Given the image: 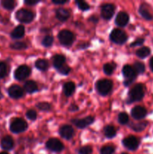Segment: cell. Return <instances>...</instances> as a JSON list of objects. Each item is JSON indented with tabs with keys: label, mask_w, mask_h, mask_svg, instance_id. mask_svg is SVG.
I'll list each match as a JSON object with an SVG mask.
<instances>
[{
	"label": "cell",
	"mask_w": 153,
	"mask_h": 154,
	"mask_svg": "<svg viewBox=\"0 0 153 154\" xmlns=\"http://www.w3.org/2000/svg\"><path fill=\"white\" fill-rule=\"evenodd\" d=\"M145 94V87L142 84H137L134 86L128 93V103L142 100Z\"/></svg>",
	"instance_id": "1"
},
{
	"label": "cell",
	"mask_w": 153,
	"mask_h": 154,
	"mask_svg": "<svg viewBox=\"0 0 153 154\" xmlns=\"http://www.w3.org/2000/svg\"><path fill=\"white\" fill-rule=\"evenodd\" d=\"M58 38L60 43L66 47L70 46L75 40V36L72 32L68 29H63L58 34Z\"/></svg>",
	"instance_id": "2"
},
{
	"label": "cell",
	"mask_w": 153,
	"mask_h": 154,
	"mask_svg": "<svg viewBox=\"0 0 153 154\" xmlns=\"http://www.w3.org/2000/svg\"><path fill=\"white\" fill-rule=\"evenodd\" d=\"M112 88V82L110 80H99L96 83V90L101 96H106L109 94Z\"/></svg>",
	"instance_id": "3"
},
{
	"label": "cell",
	"mask_w": 153,
	"mask_h": 154,
	"mask_svg": "<svg viewBox=\"0 0 153 154\" xmlns=\"http://www.w3.org/2000/svg\"><path fill=\"white\" fill-rule=\"evenodd\" d=\"M110 38L113 43L117 45H123L125 43L128 39V35L123 30L119 29H115L111 32L110 35Z\"/></svg>",
	"instance_id": "4"
},
{
	"label": "cell",
	"mask_w": 153,
	"mask_h": 154,
	"mask_svg": "<svg viewBox=\"0 0 153 154\" xmlns=\"http://www.w3.org/2000/svg\"><path fill=\"white\" fill-rule=\"evenodd\" d=\"M122 73L124 78H126L125 81H124V84L126 87L132 84L133 81L135 80V78H136V75H137L133 66H130V65L124 66V67L122 68Z\"/></svg>",
	"instance_id": "5"
},
{
	"label": "cell",
	"mask_w": 153,
	"mask_h": 154,
	"mask_svg": "<svg viewBox=\"0 0 153 154\" xmlns=\"http://www.w3.org/2000/svg\"><path fill=\"white\" fill-rule=\"evenodd\" d=\"M16 19L22 23H28L34 20V14L31 11L27 9H20L16 13Z\"/></svg>",
	"instance_id": "6"
},
{
	"label": "cell",
	"mask_w": 153,
	"mask_h": 154,
	"mask_svg": "<svg viewBox=\"0 0 153 154\" xmlns=\"http://www.w3.org/2000/svg\"><path fill=\"white\" fill-rule=\"evenodd\" d=\"M28 128V124L21 118H15L12 120L10 125V129L14 133H21Z\"/></svg>",
	"instance_id": "7"
},
{
	"label": "cell",
	"mask_w": 153,
	"mask_h": 154,
	"mask_svg": "<svg viewBox=\"0 0 153 154\" xmlns=\"http://www.w3.org/2000/svg\"><path fill=\"white\" fill-rule=\"evenodd\" d=\"M46 147L49 150L55 153H59L64 150V145L57 138H50L46 142Z\"/></svg>",
	"instance_id": "8"
},
{
	"label": "cell",
	"mask_w": 153,
	"mask_h": 154,
	"mask_svg": "<svg viewBox=\"0 0 153 154\" xmlns=\"http://www.w3.org/2000/svg\"><path fill=\"white\" fill-rule=\"evenodd\" d=\"M31 74V69L26 65H22L15 70L14 78L18 81H22L28 78Z\"/></svg>",
	"instance_id": "9"
},
{
	"label": "cell",
	"mask_w": 153,
	"mask_h": 154,
	"mask_svg": "<svg viewBox=\"0 0 153 154\" xmlns=\"http://www.w3.org/2000/svg\"><path fill=\"white\" fill-rule=\"evenodd\" d=\"M123 146L129 150H136L138 148L140 144V141L134 135H130L127 137L122 141Z\"/></svg>",
	"instance_id": "10"
},
{
	"label": "cell",
	"mask_w": 153,
	"mask_h": 154,
	"mask_svg": "<svg viewBox=\"0 0 153 154\" xmlns=\"http://www.w3.org/2000/svg\"><path fill=\"white\" fill-rule=\"evenodd\" d=\"M115 10L116 7L113 4L107 3V4L103 5L100 9V14H101L102 18L107 20H110L115 13Z\"/></svg>",
	"instance_id": "11"
},
{
	"label": "cell",
	"mask_w": 153,
	"mask_h": 154,
	"mask_svg": "<svg viewBox=\"0 0 153 154\" xmlns=\"http://www.w3.org/2000/svg\"><path fill=\"white\" fill-rule=\"evenodd\" d=\"M71 122L79 129H84L94 123V118L92 116H88L82 119H74V120H72Z\"/></svg>",
	"instance_id": "12"
},
{
	"label": "cell",
	"mask_w": 153,
	"mask_h": 154,
	"mask_svg": "<svg viewBox=\"0 0 153 154\" xmlns=\"http://www.w3.org/2000/svg\"><path fill=\"white\" fill-rule=\"evenodd\" d=\"M59 134L64 139L70 140L74 135V130L70 125H64L59 129Z\"/></svg>",
	"instance_id": "13"
},
{
	"label": "cell",
	"mask_w": 153,
	"mask_h": 154,
	"mask_svg": "<svg viewBox=\"0 0 153 154\" xmlns=\"http://www.w3.org/2000/svg\"><path fill=\"white\" fill-rule=\"evenodd\" d=\"M131 116L135 120H142L147 115V111L142 106H136L131 110Z\"/></svg>",
	"instance_id": "14"
},
{
	"label": "cell",
	"mask_w": 153,
	"mask_h": 154,
	"mask_svg": "<svg viewBox=\"0 0 153 154\" xmlns=\"http://www.w3.org/2000/svg\"><path fill=\"white\" fill-rule=\"evenodd\" d=\"M8 93L9 96L13 99H20L23 96V90L18 85L10 86L8 88Z\"/></svg>",
	"instance_id": "15"
},
{
	"label": "cell",
	"mask_w": 153,
	"mask_h": 154,
	"mask_svg": "<svg viewBox=\"0 0 153 154\" xmlns=\"http://www.w3.org/2000/svg\"><path fill=\"white\" fill-rule=\"evenodd\" d=\"M116 24L120 27H124L129 22V15L124 11H120L117 14L115 20Z\"/></svg>",
	"instance_id": "16"
},
{
	"label": "cell",
	"mask_w": 153,
	"mask_h": 154,
	"mask_svg": "<svg viewBox=\"0 0 153 154\" xmlns=\"http://www.w3.org/2000/svg\"><path fill=\"white\" fill-rule=\"evenodd\" d=\"M14 142L13 138L10 136L4 137L1 141V147L4 150H10L14 147Z\"/></svg>",
	"instance_id": "17"
},
{
	"label": "cell",
	"mask_w": 153,
	"mask_h": 154,
	"mask_svg": "<svg viewBox=\"0 0 153 154\" xmlns=\"http://www.w3.org/2000/svg\"><path fill=\"white\" fill-rule=\"evenodd\" d=\"M56 17L60 21H66L70 17V12L65 8H59L56 11Z\"/></svg>",
	"instance_id": "18"
},
{
	"label": "cell",
	"mask_w": 153,
	"mask_h": 154,
	"mask_svg": "<svg viewBox=\"0 0 153 154\" xmlns=\"http://www.w3.org/2000/svg\"><path fill=\"white\" fill-rule=\"evenodd\" d=\"M65 60L66 59L64 56L62 55V54H56L52 58V65L56 69L64 66L65 64Z\"/></svg>",
	"instance_id": "19"
},
{
	"label": "cell",
	"mask_w": 153,
	"mask_h": 154,
	"mask_svg": "<svg viewBox=\"0 0 153 154\" xmlns=\"http://www.w3.org/2000/svg\"><path fill=\"white\" fill-rule=\"evenodd\" d=\"M25 35V27L22 25H20L16 26L10 33V36L12 38L18 39L22 38Z\"/></svg>",
	"instance_id": "20"
},
{
	"label": "cell",
	"mask_w": 153,
	"mask_h": 154,
	"mask_svg": "<svg viewBox=\"0 0 153 154\" xmlns=\"http://www.w3.org/2000/svg\"><path fill=\"white\" fill-rule=\"evenodd\" d=\"M75 90V84L73 82H67L63 86V93L67 97L72 96Z\"/></svg>",
	"instance_id": "21"
},
{
	"label": "cell",
	"mask_w": 153,
	"mask_h": 154,
	"mask_svg": "<svg viewBox=\"0 0 153 154\" xmlns=\"http://www.w3.org/2000/svg\"><path fill=\"white\" fill-rule=\"evenodd\" d=\"M24 90L28 93H33L38 91V85L34 81H28L24 84Z\"/></svg>",
	"instance_id": "22"
},
{
	"label": "cell",
	"mask_w": 153,
	"mask_h": 154,
	"mask_svg": "<svg viewBox=\"0 0 153 154\" xmlns=\"http://www.w3.org/2000/svg\"><path fill=\"white\" fill-rule=\"evenodd\" d=\"M139 13L145 20H153V16L148 11V10L147 9L146 6L145 5H141L140 6Z\"/></svg>",
	"instance_id": "23"
},
{
	"label": "cell",
	"mask_w": 153,
	"mask_h": 154,
	"mask_svg": "<svg viewBox=\"0 0 153 154\" xmlns=\"http://www.w3.org/2000/svg\"><path fill=\"white\" fill-rule=\"evenodd\" d=\"M150 53H151V50H150L149 48H148V47H142V48H139L136 51V55L139 58L144 59L148 57L150 54Z\"/></svg>",
	"instance_id": "24"
},
{
	"label": "cell",
	"mask_w": 153,
	"mask_h": 154,
	"mask_svg": "<svg viewBox=\"0 0 153 154\" xmlns=\"http://www.w3.org/2000/svg\"><path fill=\"white\" fill-rule=\"evenodd\" d=\"M104 135L107 138H112L116 135V129L112 125H108L104 128Z\"/></svg>",
	"instance_id": "25"
},
{
	"label": "cell",
	"mask_w": 153,
	"mask_h": 154,
	"mask_svg": "<svg viewBox=\"0 0 153 154\" xmlns=\"http://www.w3.org/2000/svg\"><path fill=\"white\" fill-rule=\"evenodd\" d=\"M34 66L37 68L38 70L40 71H46V69H48V66H49V64H48V62L46 61V60H44V59H39L34 63Z\"/></svg>",
	"instance_id": "26"
},
{
	"label": "cell",
	"mask_w": 153,
	"mask_h": 154,
	"mask_svg": "<svg viewBox=\"0 0 153 154\" xmlns=\"http://www.w3.org/2000/svg\"><path fill=\"white\" fill-rule=\"evenodd\" d=\"M148 123L146 121H142L140 122V123H135V124L132 125L131 128L133 130H134L135 132H141V131L144 130L146 129V127L147 126Z\"/></svg>",
	"instance_id": "27"
},
{
	"label": "cell",
	"mask_w": 153,
	"mask_h": 154,
	"mask_svg": "<svg viewBox=\"0 0 153 154\" xmlns=\"http://www.w3.org/2000/svg\"><path fill=\"white\" fill-rule=\"evenodd\" d=\"M114 152H115V147L111 144L104 146L100 150V154H113Z\"/></svg>",
	"instance_id": "28"
},
{
	"label": "cell",
	"mask_w": 153,
	"mask_h": 154,
	"mask_svg": "<svg viewBox=\"0 0 153 154\" xmlns=\"http://www.w3.org/2000/svg\"><path fill=\"white\" fill-rule=\"evenodd\" d=\"M10 47L14 50H24L27 48V45L25 42H16L10 44Z\"/></svg>",
	"instance_id": "29"
},
{
	"label": "cell",
	"mask_w": 153,
	"mask_h": 154,
	"mask_svg": "<svg viewBox=\"0 0 153 154\" xmlns=\"http://www.w3.org/2000/svg\"><path fill=\"white\" fill-rule=\"evenodd\" d=\"M116 66L113 63H106L104 66V72L106 75H110L113 73Z\"/></svg>",
	"instance_id": "30"
},
{
	"label": "cell",
	"mask_w": 153,
	"mask_h": 154,
	"mask_svg": "<svg viewBox=\"0 0 153 154\" xmlns=\"http://www.w3.org/2000/svg\"><path fill=\"white\" fill-rule=\"evenodd\" d=\"M36 107H37L39 110H40V111H49L51 110V105L46 102H38V103L36 105Z\"/></svg>",
	"instance_id": "31"
},
{
	"label": "cell",
	"mask_w": 153,
	"mask_h": 154,
	"mask_svg": "<svg viewBox=\"0 0 153 154\" xmlns=\"http://www.w3.org/2000/svg\"><path fill=\"white\" fill-rule=\"evenodd\" d=\"M133 67L136 74H142L145 72V65L141 62H135Z\"/></svg>",
	"instance_id": "32"
},
{
	"label": "cell",
	"mask_w": 153,
	"mask_h": 154,
	"mask_svg": "<svg viewBox=\"0 0 153 154\" xmlns=\"http://www.w3.org/2000/svg\"><path fill=\"white\" fill-rule=\"evenodd\" d=\"M118 121L120 124H126L129 121L128 115L125 112H121L118 116Z\"/></svg>",
	"instance_id": "33"
},
{
	"label": "cell",
	"mask_w": 153,
	"mask_h": 154,
	"mask_svg": "<svg viewBox=\"0 0 153 154\" xmlns=\"http://www.w3.org/2000/svg\"><path fill=\"white\" fill-rule=\"evenodd\" d=\"M2 5L7 10H12L14 8L15 2L13 0H3L2 2Z\"/></svg>",
	"instance_id": "34"
},
{
	"label": "cell",
	"mask_w": 153,
	"mask_h": 154,
	"mask_svg": "<svg viewBox=\"0 0 153 154\" xmlns=\"http://www.w3.org/2000/svg\"><path fill=\"white\" fill-rule=\"evenodd\" d=\"M76 4L77 5L78 8L81 11H87L90 8L89 5L87 2H86L85 1H80V0H77L76 1Z\"/></svg>",
	"instance_id": "35"
},
{
	"label": "cell",
	"mask_w": 153,
	"mask_h": 154,
	"mask_svg": "<svg viewBox=\"0 0 153 154\" xmlns=\"http://www.w3.org/2000/svg\"><path fill=\"white\" fill-rule=\"evenodd\" d=\"M52 43H53V38L51 35H46L42 40V45L46 48L52 46Z\"/></svg>",
	"instance_id": "36"
},
{
	"label": "cell",
	"mask_w": 153,
	"mask_h": 154,
	"mask_svg": "<svg viewBox=\"0 0 153 154\" xmlns=\"http://www.w3.org/2000/svg\"><path fill=\"white\" fill-rule=\"evenodd\" d=\"M92 147L89 145H86L80 147L78 151L79 154H92Z\"/></svg>",
	"instance_id": "37"
},
{
	"label": "cell",
	"mask_w": 153,
	"mask_h": 154,
	"mask_svg": "<svg viewBox=\"0 0 153 154\" xmlns=\"http://www.w3.org/2000/svg\"><path fill=\"white\" fill-rule=\"evenodd\" d=\"M26 117L30 120H35L37 118V113L34 110L30 109L28 111H27L26 112Z\"/></svg>",
	"instance_id": "38"
},
{
	"label": "cell",
	"mask_w": 153,
	"mask_h": 154,
	"mask_svg": "<svg viewBox=\"0 0 153 154\" xmlns=\"http://www.w3.org/2000/svg\"><path fill=\"white\" fill-rule=\"evenodd\" d=\"M57 71H58L60 74H62V75H68L69 72H70V69L67 66V65L64 64V66H62V67L58 68V69H57Z\"/></svg>",
	"instance_id": "39"
},
{
	"label": "cell",
	"mask_w": 153,
	"mask_h": 154,
	"mask_svg": "<svg viewBox=\"0 0 153 154\" xmlns=\"http://www.w3.org/2000/svg\"><path fill=\"white\" fill-rule=\"evenodd\" d=\"M7 74V66L4 63H0V79L4 78Z\"/></svg>",
	"instance_id": "40"
},
{
	"label": "cell",
	"mask_w": 153,
	"mask_h": 154,
	"mask_svg": "<svg viewBox=\"0 0 153 154\" xmlns=\"http://www.w3.org/2000/svg\"><path fill=\"white\" fill-rule=\"evenodd\" d=\"M144 41L145 39L142 38H137L136 40H135L134 42H132L130 44V47H136V46H140V45H142V44L144 43Z\"/></svg>",
	"instance_id": "41"
},
{
	"label": "cell",
	"mask_w": 153,
	"mask_h": 154,
	"mask_svg": "<svg viewBox=\"0 0 153 154\" xmlns=\"http://www.w3.org/2000/svg\"><path fill=\"white\" fill-rule=\"evenodd\" d=\"M40 2V1H34V0H28V1H25V4L28 5H34L38 4Z\"/></svg>",
	"instance_id": "42"
},
{
	"label": "cell",
	"mask_w": 153,
	"mask_h": 154,
	"mask_svg": "<svg viewBox=\"0 0 153 154\" xmlns=\"http://www.w3.org/2000/svg\"><path fill=\"white\" fill-rule=\"evenodd\" d=\"M69 110H70V111H76L78 110V106L76 105H74V104H73V105H71L70 106V108H69Z\"/></svg>",
	"instance_id": "43"
},
{
	"label": "cell",
	"mask_w": 153,
	"mask_h": 154,
	"mask_svg": "<svg viewBox=\"0 0 153 154\" xmlns=\"http://www.w3.org/2000/svg\"><path fill=\"white\" fill-rule=\"evenodd\" d=\"M66 2H68V1H56V0H52V3H54V4L56 5H64L65 4Z\"/></svg>",
	"instance_id": "44"
},
{
	"label": "cell",
	"mask_w": 153,
	"mask_h": 154,
	"mask_svg": "<svg viewBox=\"0 0 153 154\" xmlns=\"http://www.w3.org/2000/svg\"><path fill=\"white\" fill-rule=\"evenodd\" d=\"M89 20L92 21V22H93V23H97L98 20V19L97 17H95V16H92V17H90Z\"/></svg>",
	"instance_id": "45"
},
{
	"label": "cell",
	"mask_w": 153,
	"mask_h": 154,
	"mask_svg": "<svg viewBox=\"0 0 153 154\" xmlns=\"http://www.w3.org/2000/svg\"><path fill=\"white\" fill-rule=\"evenodd\" d=\"M149 67L151 69V70L153 72V57L149 60Z\"/></svg>",
	"instance_id": "46"
},
{
	"label": "cell",
	"mask_w": 153,
	"mask_h": 154,
	"mask_svg": "<svg viewBox=\"0 0 153 154\" xmlns=\"http://www.w3.org/2000/svg\"><path fill=\"white\" fill-rule=\"evenodd\" d=\"M0 154H9V153H8L7 152H1Z\"/></svg>",
	"instance_id": "47"
},
{
	"label": "cell",
	"mask_w": 153,
	"mask_h": 154,
	"mask_svg": "<svg viewBox=\"0 0 153 154\" xmlns=\"http://www.w3.org/2000/svg\"><path fill=\"white\" fill-rule=\"evenodd\" d=\"M2 94L1 90H0V99H2Z\"/></svg>",
	"instance_id": "48"
},
{
	"label": "cell",
	"mask_w": 153,
	"mask_h": 154,
	"mask_svg": "<svg viewBox=\"0 0 153 154\" xmlns=\"http://www.w3.org/2000/svg\"><path fill=\"white\" fill-rule=\"evenodd\" d=\"M121 154H128L127 153H122Z\"/></svg>",
	"instance_id": "49"
}]
</instances>
